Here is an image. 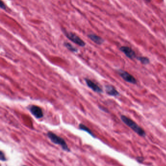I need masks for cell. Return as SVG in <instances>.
Segmentation results:
<instances>
[{
	"mask_svg": "<svg viewBox=\"0 0 166 166\" xmlns=\"http://www.w3.org/2000/svg\"><path fill=\"white\" fill-rule=\"evenodd\" d=\"M121 120L128 127L131 128L134 132L141 136H145L146 135V133L145 131L140 127L136 122L133 121V120L130 119L124 115L121 116Z\"/></svg>",
	"mask_w": 166,
	"mask_h": 166,
	"instance_id": "6da1fadb",
	"label": "cell"
},
{
	"mask_svg": "<svg viewBox=\"0 0 166 166\" xmlns=\"http://www.w3.org/2000/svg\"><path fill=\"white\" fill-rule=\"evenodd\" d=\"M47 136L51 141L53 143L61 146L62 149L67 152H70L69 148L67 145V143H66L65 141L62 138H61L60 136H58L56 134L52 132H49L47 133Z\"/></svg>",
	"mask_w": 166,
	"mask_h": 166,
	"instance_id": "7a4b0ae2",
	"label": "cell"
},
{
	"mask_svg": "<svg viewBox=\"0 0 166 166\" xmlns=\"http://www.w3.org/2000/svg\"><path fill=\"white\" fill-rule=\"evenodd\" d=\"M64 32L66 37L75 44L81 47H84L85 46V43L83 39H81L79 36H77V34L73 33L72 32H67L65 30L64 31Z\"/></svg>",
	"mask_w": 166,
	"mask_h": 166,
	"instance_id": "3957f363",
	"label": "cell"
},
{
	"mask_svg": "<svg viewBox=\"0 0 166 166\" xmlns=\"http://www.w3.org/2000/svg\"><path fill=\"white\" fill-rule=\"evenodd\" d=\"M117 73L124 80L128 83L133 84H136L137 83L136 79L132 75L129 74L127 71L122 70H117Z\"/></svg>",
	"mask_w": 166,
	"mask_h": 166,
	"instance_id": "277c9868",
	"label": "cell"
},
{
	"mask_svg": "<svg viewBox=\"0 0 166 166\" xmlns=\"http://www.w3.org/2000/svg\"><path fill=\"white\" fill-rule=\"evenodd\" d=\"M120 50L124 53L126 56L131 60H134L136 58V55L133 49L127 46H122L120 48Z\"/></svg>",
	"mask_w": 166,
	"mask_h": 166,
	"instance_id": "5b68a950",
	"label": "cell"
},
{
	"mask_svg": "<svg viewBox=\"0 0 166 166\" xmlns=\"http://www.w3.org/2000/svg\"><path fill=\"white\" fill-rule=\"evenodd\" d=\"M30 111L33 115L37 119H41L43 116V112L39 106H31L30 107Z\"/></svg>",
	"mask_w": 166,
	"mask_h": 166,
	"instance_id": "8992f818",
	"label": "cell"
},
{
	"mask_svg": "<svg viewBox=\"0 0 166 166\" xmlns=\"http://www.w3.org/2000/svg\"><path fill=\"white\" fill-rule=\"evenodd\" d=\"M85 82H86L87 85L94 92L98 93H101L102 92L101 88L97 84L91 80L86 79Z\"/></svg>",
	"mask_w": 166,
	"mask_h": 166,
	"instance_id": "52a82bcc",
	"label": "cell"
},
{
	"mask_svg": "<svg viewBox=\"0 0 166 166\" xmlns=\"http://www.w3.org/2000/svg\"><path fill=\"white\" fill-rule=\"evenodd\" d=\"M105 90L108 95L110 96H116L119 95V93L113 85H105Z\"/></svg>",
	"mask_w": 166,
	"mask_h": 166,
	"instance_id": "ba28073f",
	"label": "cell"
},
{
	"mask_svg": "<svg viewBox=\"0 0 166 166\" xmlns=\"http://www.w3.org/2000/svg\"><path fill=\"white\" fill-rule=\"evenodd\" d=\"M89 38L92 40L93 42H94L96 44L101 45L104 42V40L99 36H97L94 34H88Z\"/></svg>",
	"mask_w": 166,
	"mask_h": 166,
	"instance_id": "9c48e42d",
	"label": "cell"
},
{
	"mask_svg": "<svg viewBox=\"0 0 166 166\" xmlns=\"http://www.w3.org/2000/svg\"><path fill=\"white\" fill-rule=\"evenodd\" d=\"M79 129H80V130H81L84 131L85 132L89 134L90 135H91L92 136H94V135L92 133L91 130L89 128H88L86 126L83 125V124H80V125H79Z\"/></svg>",
	"mask_w": 166,
	"mask_h": 166,
	"instance_id": "30bf717a",
	"label": "cell"
},
{
	"mask_svg": "<svg viewBox=\"0 0 166 166\" xmlns=\"http://www.w3.org/2000/svg\"><path fill=\"white\" fill-rule=\"evenodd\" d=\"M65 46L67 48L68 50H70V51L72 52H78V50L76 49L75 47L73 46V45H71L70 43L68 42H65L64 43Z\"/></svg>",
	"mask_w": 166,
	"mask_h": 166,
	"instance_id": "8fae6325",
	"label": "cell"
},
{
	"mask_svg": "<svg viewBox=\"0 0 166 166\" xmlns=\"http://www.w3.org/2000/svg\"><path fill=\"white\" fill-rule=\"evenodd\" d=\"M136 58L139 61H140L142 64H144V65H146V64H149V59L147 57H144V56H139Z\"/></svg>",
	"mask_w": 166,
	"mask_h": 166,
	"instance_id": "7c38bea8",
	"label": "cell"
},
{
	"mask_svg": "<svg viewBox=\"0 0 166 166\" xmlns=\"http://www.w3.org/2000/svg\"><path fill=\"white\" fill-rule=\"evenodd\" d=\"M0 159L2 161H5L6 160V157H5V155L4 154V153L2 151H1V153H0Z\"/></svg>",
	"mask_w": 166,
	"mask_h": 166,
	"instance_id": "4fadbf2b",
	"label": "cell"
},
{
	"mask_svg": "<svg viewBox=\"0 0 166 166\" xmlns=\"http://www.w3.org/2000/svg\"><path fill=\"white\" fill-rule=\"evenodd\" d=\"M0 7L1 9L3 10H6V5H5L4 2H2V1H1V5H0Z\"/></svg>",
	"mask_w": 166,
	"mask_h": 166,
	"instance_id": "5bb4252c",
	"label": "cell"
},
{
	"mask_svg": "<svg viewBox=\"0 0 166 166\" xmlns=\"http://www.w3.org/2000/svg\"><path fill=\"white\" fill-rule=\"evenodd\" d=\"M137 160H138V161L139 162H142L143 161L144 158L142 157H138V158Z\"/></svg>",
	"mask_w": 166,
	"mask_h": 166,
	"instance_id": "9a60e30c",
	"label": "cell"
},
{
	"mask_svg": "<svg viewBox=\"0 0 166 166\" xmlns=\"http://www.w3.org/2000/svg\"><path fill=\"white\" fill-rule=\"evenodd\" d=\"M25 166V165H24V166Z\"/></svg>",
	"mask_w": 166,
	"mask_h": 166,
	"instance_id": "2e32d148",
	"label": "cell"
}]
</instances>
